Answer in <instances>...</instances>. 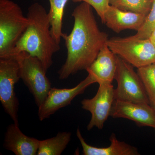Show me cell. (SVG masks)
I'll return each mask as SVG.
<instances>
[{"label": "cell", "mask_w": 155, "mask_h": 155, "mask_svg": "<svg viewBox=\"0 0 155 155\" xmlns=\"http://www.w3.org/2000/svg\"><path fill=\"white\" fill-rule=\"evenodd\" d=\"M19 66V76L33 96L37 106L42 104L51 89L47 71L38 58L22 52L14 56Z\"/></svg>", "instance_id": "4"}, {"label": "cell", "mask_w": 155, "mask_h": 155, "mask_svg": "<svg viewBox=\"0 0 155 155\" xmlns=\"http://www.w3.org/2000/svg\"><path fill=\"white\" fill-rule=\"evenodd\" d=\"M20 79L19 66L15 57L0 58V101L5 112L19 125V101L14 91Z\"/></svg>", "instance_id": "7"}, {"label": "cell", "mask_w": 155, "mask_h": 155, "mask_svg": "<svg viewBox=\"0 0 155 155\" xmlns=\"http://www.w3.org/2000/svg\"><path fill=\"white\" fill-rule=\"evenodd\" d=\"M107 45L114 54L137 68L155 63V48L149 39L113 37Z\"/></svg>", "instance_id": "5"}, {"label": "cell", "mask_w": 155, "mask_h": 155, "mask_svg": "<svg viewBox=\"0 0 155 155\" xmlns=\"http://www.w3.org/2000/svg\"><path fill=\"white\" fill-rule=\"evenodd\" d=\"M74 3L85 2L91 6L96 11L102 23H104V16L106 11L110 5V0H72Z\"/></svg>", "instance_id": "20"}, {"label": "cell", "mask_w": 155, "mask_h": 155, "mask_svg": "<svg viewBox=\"0 0 155 155\" xmlns=\"http://www.w3.org/2000/svg\"><path fill=\"white\" fill-rule=\"evenodd\" d=\"M72 133L59 132L56 136L40 140L37 155H61L70 141Z\"/></svg>", "instance_id": "16"}, {"label": "cell", "mask_w": 155, "mask_h": 155, "mask_svg": "<svg viewBox=\"0 0 155 155\" xmlns=\"http://www.w3.org/2000/svg\"><path fill=\"white\" fill-rule=\"evenodd\" d=\"M76 135L83 148L84 155H139L140 154L135 147L117 139L115 134L112 133L110 137L111 144L107 147H97L87 144L84 140L79 128Z\"/></svg>", "instance_id": "14"}, {"label": "cell", "mask_w": 155, "mask_h": 155, "mask_svg": "<svg viewBox=\"0 0 155 155\" xmlns=\"http://www.w3.org/2000/svg\"><path fill=\"white\" fill-rule=\"evenodd\" d=\"M140 77L149 100L150 105L155 107V63L137 68Z\"/></svg>", "instance_id": "17"}, {"label": "cell", "mask_w": 155, "mask_h": 155, "mask_svg": "<svg viewBox=\"0 0 155 155\" xmlns=\"http://www.w3.org/2000/svg\"><path fill=\"white\" fill-rule=\"evenodd\" d=\"M28 17L11 0H0V58L8 57L25 31Z\"/></svg>", "instance_id": "3"}, {"label": "cell", "mask_w": 155, "mask_h": 155, "mask_svg": "<svg viewBox=\"0 0 155 155\" xmlns=\"http://www.w3.org/2000/svg\"><path fill=\"white\" fill-rule=\"evenodd\" d=\"M40 141L25 135L19 129V125L14 123L7 128L4 147L16 155H36Z\"/></svg>", "instance_id": "11"}, {"label": "cell", "mask_w": 155, "mask_h": 155, "mask_svg": "<svg viewBox=\"0 0 155 155\" xmlns=\"http://www.w3.org/2000/svg\"><path fill=\"white\" fill-rule=\"evenodd\" d=\"M50 8L48 14L51 23L52 36L60 44L64 33L62 32L63 19L65 6L69 0H48Z\"/></svg>", "instance_id": "15"}, {"label": "cell", "mask_w": 155, "mask_h": 155, "mask_svg": "<svg viewBox=\"0 0 155 155\" xmlns=\"http://www.w3.org/2000/svg\"><path fill=\"white\" fill-rule=\"evenodd\" d=\"M116 59L115 79L117 87L114 89L115 100L150 104L142 81L133 66L119 56L116 55Z\"/></svg>", "instance_id": "6"}, {"label": "cell", "mask_w": 155, "mask_h": 155, "mask_svg": "<svg viewBox=\"0 0 155 155\" xmlns=\"http://www.w3.org/2000/svg\"><path fill=\"white\" fill-rule=\"evenodd\" d=\"M74 25L71 33L62 36L67 49L66 62L58 72L61 80L78 71L87 70L96 59L101 49L107 45L108 35L98 26L92 7L81 2L72 14Z\"/></svg>", "instance_id": "1"}, {"label": "cell", "mask_w": 155, "mask_h": 155, "mask_svg": "<svg viewBox=\"0 0 155 155\" xmlns=\"http://www.w3.org/2000/svg\"><path fill=\"white\" fill-rule=\"evenodd\" d=\"M153 108H154V109L155 111V107H153Z\"/></svg>", "instance_id": "22"}, {"label": "cell", "mask_w": 155, "mask_h": 155, "mask_svg": "<svg viewBox=\"0 0 155 155\" xmlns=\"http://www.w3.org/2000/svg\"><path fill=\"white\" fill-rule=\"evenodd\" d=\"M110 116L132 120L137 125L155 129V111L149 104L130 102L115 100Z\"/></svg>", "instance_id": "10"}, {"label": "cell", "mask_w": 155, "mask_h": 155, "mask_svg": "<svg viewBox=\"0 0 155 155\" xmlns=\"http://www.w3.org/2000/svg\"><path fill=\"white\" fill-rule=\"evenodd\" d=\"M110 4L122 11L147 16L151 9L152 2L151 0H110Z\"/></svg>", "instance_id": "18"}, {"label": "cell", "mask_w": 155, "mask_h": 155, "mask_svg": "<svg viewBox=\"0 0 155 155\" xmlns=\"http://www.w3.org/2000/svg\"><path fill=\"white\" fill-rule=\"evenodd\" d=\"M155 30V0L152 2V5L149 13L146 17L141 28L137 31L134 37L141 39H149Z\"/></svg>", "instance_id": "19"}, {"label": "cell", "mask_w": 155, "mask_h": 155, "mask_svg": "<svg viewBox=\"0 0 155 155\" xmlns=\"http://www.w3.org/2000/svg\"><path fill=\"white\" fill-rule=\"evenodd\" d=\"M27 17L28 25L8 58L25 52L38 58L47 72L52 65L53 55L61 49L51 34L48 14L36 2L28 8Z\"/></svg>", "instance_id": "2"}, {"label": "cell", "mask_w": 155, "mask_h": 155, "mask_svg": "<svg viewBox=\"0 0 155 155\" xmlns=\"http://www.w3.org/2000/svg\"><path fill=\"white\" fill-rule=\"evenodd\" d=\"M151 1L152 2H153V0H151Z\"/></svg>", "instance_id": "23"}, {"label": "cell", "mask_w": 155, "mask_h": 155, "mask_svg": "<svg viewBox=\"0 0 155 155\" xmlns=\"http://www.w3.org/2000/svg\"><path fill=\"white\" fill-rule=\"evenodd\" d=\"M96 94L91 99H84L81 101L82 108L91 114L87 130L94 127L101 130L108 119L115 100L114 89L112 83H102Z\"/></svg>", "instance_id": "9"}, {"label": "cell", "mask_w": 155, "mask_h": 155, "mask_svg": "<svg viewBox=\"0 0 155 155\" xmlns=\"http://www.w3.org/2000/svg\"><path fill=\"white\" fill-rule=\"evenodd\" d=\"M94 83H96L95 79L88 74L85 79L72 88L51 87L43 102L38 107L40 121L48 119L60 109L70 104L75 97L83 94L88 87Z\"/></svg>", "instance_id": "8"}, {"label": "cell", "mask_w": 155, "mask_h": 155, "mask_svg": "<svg viewBox=\"0 0 155 155\" xmlns=\"http://www.w3.org/2000/svg\"><path fill=\"white\" fill-rule=\"evenodd\" d=\"M146 16L143 14L122 11L110 5L104 16V24L116 33L125 29L137 31L143 24Z\"/></svg>", "instance_id": "13"}, {"label": "cell", "mask_w": 155, "mask_h": 155, "mask_svg": "<svg viewBox=\"0 0 155 155\" xmlns=\"http://www.w3.org/2000/svg\"><path fill=\"white\" fill-rule=\"evenodd\" d=\"M116 68V55L106 45L101 49L96 59L86 71L99 84L112 83L115 79Z\"/></svg>", "instance_id": "12"}, {"label": "cell", "mask_w": 155, "mask_h": 155, "mask_svg": "<svg viewBox=\"0 0 155 155\" xmlns=\"http://www.w3.org/2000/svg\"><path fill=\"white\" fill-rule=\"evenodd\" d=\"M149 39L155 48V30L153 31Z\"/></svg>", "instance_id": "21"}]
</instances>
